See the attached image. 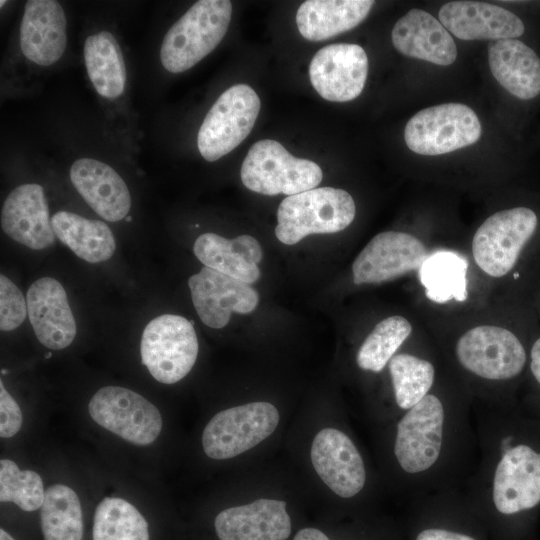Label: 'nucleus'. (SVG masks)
Masks as SVG:
<instances>
[{"label":"nucleus","mask_w":540,"mask_h":540,"mask_svg":"<svg viewBox=\"0 0 540 540\" xmlns=\"http://www.w3.org/2000/svg\"><path fill=\"white\" fill-rule=\"evenodd\" d=\"M371 0H307L298 8L296 24L309 41H322L351 30L368 15Z\"/></svg>","instance_id":"26"},{"label":"nucleus","mask_w":540,"mask_h":540,"mask_svg":"<svg viewBox=\"0 0 540 540\" xmlns=\"http://www.w3.org/2000/svg\"><path fill=\"white\" fill-rule=\"evenodd\" d=\"M310 459L320 479L336 495L351 498L363 489L364 462L344 432L332 427L321 429L312 441Z\"/></svg>","instance_id":"15"},{"label":"nucleus","mask_w":540,"mask_h":540,"mask_svg":"<svg viewBox=\"0 0 540 540\" xmlns=\"http://www.w3.org/2000/svg\"><path fill=\"white\" fill-rule=\"evenodd\" d=\"M260 99L247 84L224 91L206 114L197 135L201 156L216 161L236 148L251 132L260 111Z\"/></svg>","instance_id":"7"},{"label":"nucleus","mask_w":540,"mask_h":540,"mask_svg":"<svg viewBox=\"0 0 540 540\" xmlns=\"http://www.w3.org/2000/svg\"><path fill=\"white\" fill-rule=\"evenodd\" d=\"M481 124L472 108L444 103L420 110L407 122L404 139L408 148L421 155H441L474 144Z\"/></svg>","instance_id":"6"},{"label":"nucleus","mask_w":540,"mask_h":540,"mask_svg":"<svg viewBox=\"0 0 540 540\" xmlns=\"http://www.w3.org/2000/svg\"><path fill=\"white\" fill-rule=\"evenodd\" d=\"M92 540H151L150 525L140 510L120 497H105L96 506Z\"/></svg>","instance_id":"30"},{"label":"nucleus","mask_w":540,"mask_h":540,"mask_svg":"<svg viewBox=\"0 0 540 540\" xmlns=\"http://www.w3.org/2000/svg\"><path fill=\"white\" fill-rule=\"evenodd\" d=\"M444 424V408L435 395L427 394L397 424L394 454L401 468L419 473L439 457Z\"/></svg>","instance_id":"11"},{"label":"nucleus","mask_w":540,"mask_h":540,"mask_svg":"<svg viewBox=\"0 0 540 540\" xmlns=\"http://www.w3.org/2000/svg\"><path fill=\"white\" fill-rule=\"evenodd\" d=\"M70 180L85 202L103 219L117 222L130 211L129 189L108 164L92 158H80L70 168Z\"/></svg>","instance_id":"22"},{"label":"nucleus","mask_w":540,"mask_h":540,"mask_svg":"<svg viewBox=\"0 0 540 540\" xmlns=\"http://www.w3.org/2000/svg\"><path fill=\"white\" fill-rule=\"evenodd\" d=\"M530 367L534 377L540 383V338L532 346Z\"/></svg>","instance_id":"39"},{"label":"nucleus","mask_w":540,"mask_h":540,"mask_svg":"<svg viewBox=\"0 0 540 540\" xmlns=\"http://www.w3.org/2000/svg\"><path fill=\"white\" fill-rule=\"evenodd\" d=\"M415 540H477L474 537L443 528H426L420 531Z\"/></svg>","instance_id":"37"},{"label":"nucleus","mask_w":540,"mask_h":540,"mask_svg":"<svg viewBox=\"0 0 540 540\" xmlns=\"http://www.w3.org/2000/svg\"><path fill=\"white\" fill-rule=\"evenodd\" d=\"M40 527L43 540H83V510L71 487L58 483L45 490Z\"/></svg>","instance_id":"29"},{"label":"nucleus","mask_w":540,"mask_h":540,"mask_svg":"<svg viewBox=\"0 0 540 540\" xmlns=\"http://www.w3.org/2000/svg\"><path fill=\"white\" fill-rule=\"evenodd\" d=\"M232 14L228 0L195 2L165 34L160 60L171 73H181L212 52L225 36Z\"/></svg>","instance_id":"1"},{"label":"nucleus","mask_w":540,"mask_h":540,"mask_svg":"<svg viewBox=\"0 0 540 540\" xmlns=\"http://www.w3.org/2000/svg\"><path fill=\"white\" fill-rule=\"evenodd\" d=\"M193 251L204 266L253 284L260 278L258 263L263 252L250 235L227 239L215 233H204L194 243Z\"/></svg>","instance_id":"24"},{"label":"nucleus","mask_w":540,"mask_h":540,"mask_svg":"<svg viewBox=\"0 0 540 540\" xmlns=\"http://www.w3.org/2000/svg\"><path fill=\"white\" fill-rule=\"evenodd\" d=\"M467 268V260L455 252L437 251L428 255L419 268L427 298L436 303L465 301Z\"/></svg>","instance_id":"31"},{"label":"nucleus","mask_w":540,"mask_h":540,"mask_svg":"<svg viewBox=\"0 0 540 540\" xmlns=\"http://www.w3.org/2000/svg\"><path fill=\"white\" fill-rule=\"evenodd\" d=\"M51 223L55 236L86 262L107 261L115 252L114 234L103 221L58 211L52 216Z\"/></svg>","instance_id":"27"},{"label":"nucleus","mask_w":540,"mask_h":540,"mask_svg":"<svg viewBox=\"0 0 540 540\" xmlns=\"http://www.w3.org/2000/svg\"><path fill=\"white\" fill-rule=\"evenodd\" d=\"M389 371L396 403L402 409L412 408L427 395L435 374L429 361L406 353L391 358Z\"/></svg>","instance_id":"33"},{"label":"nucleus","mask_w":540,"mask_h":540,"mask_svg":"<svg viewBox=\"0 0 540 540\" xmlns=\"http://www.w3.org/2000/svg\"><path fill=\"white\" fill-rule=\"evenodd\" d=\"M488 63L494 78L515 97L529 100L540 93V58L524 42H490Z\"/></svg>","instance_id":"25"},{"label":"nucleus","mask_w":540,"mask_h":540,"mask_svg":"<svg viewBox=\"0 0 540 540\" xmlns=\"http://www.w3.org/2000/svg\"><path fill=\"white\" fill-rule=\"evenodd\" d=\"M535 212L526 207L499 211L488 217L472 240L476 264L492 277L506 275L537 227Z\"/></svg>","instance_id":"9"},{"label":"nucleus","mask_w":540,"mask_h":540,"mask_svg":"<svg viewBox=\"0 0 540 540\" xmlns=\"http://www.w3.org/2000/svg\"><path fill=\"white\" fill-rule=\"evenodd\" d=\"M518 277V273H515L514 274V278L516 279Z\"/></svg>","instance_id":"42"},{"label":"nucleus","mask_w":540,"mask_h":540,"mask_svg":"<svg viewBox=\"0 0 540 540\" xmlns=\"http://www.w3.org/2000/svg\"><path fill=\"white\" fill-rule=\"evenodd\" d=\"M0 3H1L0 5L2 7L6 3V1L1 0Z\"/></svg>","instance_id":"41"},{"label":"nucleus","mask_w":540,"mask_h":540,"mask_svg":"<svg viewBox=\"0 0 540 540\" xmlns=\"http://www.w3.org/2000/svg\"><path fill=\"white\" fill-rule=\"evenodd\" d=\"M66 16L55 0H29L20 25V48L33 63L50 66L63 55L66 44Z\"/></svg>","instance_id":"21"},{"label":"nucleus","mask_w":540,"mask_h":540,"mask_svg":"<svg viewBox=\"0 0 540 540\" xmlns=\"http://www.w3.org/2000/svg\"><path fill=\"white\" fill-rule=\"evenodd\" d=\"M368 58L357 44L337 43L317 51L309 65V78L317 93L328 101L346 102L362 92Z\"/></svg>","instance_id":"13"},{"label":"nucleus","mask_w":540,"mask_h":540,"mask_svg":"<svg viewBox=\"0 0 540 540\" xmlns=\"http://www.w3.org/2000/svg\"><path fill=\"white\" fill-rule=\"evenodd\" d=\"M427 251L415 236L385 231L374 236L352 264L355 284L381 283L419 270Z\"/></svg>","instance_id":"12"},{"label":"nucleus","mask_w":540,"mask_h":540,"mask_svg":"<svg viewBox=\"0 0 540 540\" xmlns=\"http://www.w3.org/2000/svg\"><path fill=\"white\" fill-rule=\"evenodd\" d=\"M28 318L38 341L51 350L68 347L77 332L67 293L52 277L34 281L26 295Z\"/></svg>","instance_id":"17"},{"label":"nucleus","mask_w":540,"mask_h":540,"mask_svg":"<svg viewBox=\"0 0 540 540\" xmlns=\"http://www.w3.org/2000/svg\"><path fill=\"white\" fill-rule=\"evenodd\" d=\"M278 409L265 401L224 409L204 427L202 447L214 460L236 457L267 439L277 428Z\"/></svg>","instance_id":"5"},{"label":"nucleus","mask_w":540,"mask_h":540,"mask_svg":"<svg viewBox=\"0 0 540 540\" xmlns=\"http://www.w3.org/2000/svg\"><path fill=\"white\" fill-rule=\"evenodd\" d=\"M456 355L465 369L490 380L513 378L526 362L520 340L511 331L492 325L477 326L463 334Z\"/></svg>","instance_id":"10"},{"label":"nucleus","mask_w":540,"mask_h":540,"mask_svg":"<svg viewBox=\"0 0 540 540\" xmlns=\"http://www.w3.org/2000/svg\"><path fill=\"white\" fill-rule=\"evenodd\" d=\"M194 308L208 327H225L231 313L248 314L259 302L257 291L239 279L204 266L188 280Z\"/></svg>","instance_id":"14"},{"label":"nucleus","mask_w":540,"mask_h":540,"mask_svg":"<svg viewBox=\"0 0 540 540\" xmlns=\"http://www.w3.org/2000/svg\"><path fill=\"white\" fill-rule=\"evenodd\" d=\"M355 214V202L347 191L313 188L283 199L277 210L275 235L280 242L294 245L311 234L344 230Z\"/></svg>","instance_id":"2"},{"label":"nucleus","mask_w":540,"mask_h":540,"mask_svg":"<svg viewBox=\"0 0 540 540\" xmlns=\"http://www.w3.org/2000/svg\"><path fill=\"white\" fill-rule=\"evenodd\" d=\"M21 409L15 399L0 381V437L10 438L16 435L22 426Z\"/></svg>","instance_id":"36"},{"label":"nucleus","mask_w":540,"mask_h":540,"mask_svg":"<svg viewBox=\"0 0 540 540\" xmlns=\"http://www.w3.org/2000/svg\"><path fill=\"white\" fill-rule=\"evenodd\" d=\"M28 314L27 301L21 290L8 277L0 276V329L18 328Z\"/></svg>","instance_id":"35"},{"label":"nucleus","mask_w":540,"mask_h":540,"mask_svg":"<svg viewBox=\"0 0 540 540\" xmlns=\"http://www.w3.org/2000/svg\"><path fill=\"white\" fill-rule=\"evenodd\" d=\"M198 348L190 321L180 315L163 314L153 318L142 332L141 362L156 381L174 384L191 371Z\"/></svg>","instance_id":"4"},{"label":"nucleus","mask_w":540,"mask_h":540,"mask_svg":"<svg viewBox=\"0 0 540 540\" xmlns=\"http://www.w3.org/2000/svg\"><path fill=\"white\" fill-rule=\"evenodd\" d=\"M0 540H16L6 529L1 527Z\"/></svg>","instance_id":"40"},{"label":"nucleus","mask_w":540,"mask_h":540,"mask_svg":"<svg viewBox=\"0 0 540 540\" xmlns=\"http://www.w3.org/2000/svg\"><path fill=\"white\" fill-rule=\"evenodd\" d=\"M84 62L90 81L99 95L114 99L123 94L126 68L122 50L115 37L100 31L86 38Z\"/></svg>","instance_id":"28"},{"label":"nucleus","mask_w":540,"mask_h":540,"mask_svg":"<svg viewBox=\"0 0 540 540\" xmlns=\"http://www.w3.org/2000/svg\"><path fill=\"white\" fill-rule=\"evenodd\" d=\"M391 40L399 53L437 65H450L457 57L450 33L424 10L412 9L401 17L392 29Z\"/></svg>","instance_id":"23"},{"label":"nucleus","mask_w":540,"mask_h":540,"mask_svg":"<svg viewBox=\"0 0 540 540\" xmlns=\"http://www.w3.org/2000/svg\"><path fill=\"white\" fill-rule=\"evenodd\" d=\"M411 332V324L402 316H391L380 321L358 350V366L363 370L380 372Z\"/></svg>","instance_id":"32"},{"label":"nucleus","mask_w":540,"mask_h":540,"mask_svg":"<svg viewBox=\"0 0 540 540\" xmlns=\"http://www.w3.org/2000/svg\"><path fill=\"white\" fill-rule=\"evenodd\" d=\"M88 411L99 426L134 445H150L162 431L163 421L158 408L125 387L100 388L91 397Z\"/></svg>","instance_id":"8"},{"label":"nucleus","mask_w":540,"mask_h":540,"mask_svg":"<svg viewBox=\"0 0 540 540\" xmlns=\"http://www.w3.org/2000/svg\"><path fill=\"white\" fill-rule=\"evenodd\" d=\"M1 228L11 239L33 250H42L55 243L41 185L22 184L9 193L1 210Z\"/></svg>","instance_id":"18"},{"label":"nucleus","mask_w":540,"mask_h":540,"mask_svg":"<svg viewBox=\"0 0 540 540\" xmlns=\"http://www.w3.org/2000/svg\"><path fill=\"white\" fill-rule=\"evenodd\" d=\"M293 540H330L326 534L316 528L307 527L299 530Z\"/></svg>","instance_id":"38"},{"label":"nucleus","mask_w":540,"mask_h":540,"mask_svg":"<svg viewBox=\"0 0 540 540\" xmlns=\"http://www.w3.org/2000/svg\"><path fill=\"white\" fill-rule=\"evenodd\" d=\"M493 502L504 515L540 503V453L527 445H518L503 455L494 474Z\"/></svg>","instance_id":"16"},{"label":"nucleus","mask_w":540,"mask_h":540,"mask_svg":"<svg viewBox=\"0 0 540 540\" xmlns=\"http://www.w3.org/2000/svg\"><path fill=\"white\" fill-rule=\"evenodd\" d=\"M291 528L286 502L269 498L226 508L214 519L219 540H286Z\"/></svg>","instance_id":"19"},{"label":"nucleus","mask_w":540,"mask_h":540,"mask_svg":"<svg viewBox=\"0 0 540 540\" xmlns=\"http://www.w3.org/2000/svg\"><path fill=\"white\" fill-rule=\"evenodd\" d=\"M439 21L462 40L516 39L524 33L522 20L498 5L476 1H452L439 10Z\"/></svg>","instance_id":"20"},{"label":"nucleus","mask_w":540,"mask_h":540,"mask_svg":"<svg viewBox=\"0 0 540 540\" xmlns=\"http://www.w3.org/2000/svg\"><path fill=\"white\" fill-rule=\"evenodd\" d=\"M323 177L320 166L291 155L279 142L264 139L254 143L241 166L246 188L264 195H295L317 187Z\"/></svg>","instance_id":"3"},{"label":"nucleus","mask_w":540,"mask_h":540,"mask_svg":"<svg viewBox=\"0 0 540 540\" xmlns=\"http://www.w3.org/2000/svg\"><path fill=\"white\" fill-rule=\"evenodd\" d=\"M46 356H47V358H49L51 356V353H48Z\"/></svg>","instance_id":"43"},{"label":"nucleus","mask_w":540,"mask_h":540,"mask_svg":"<svg viewBox=\"0 0 540 540\" xmlns=\"http://www.w3.org/2000/svg\"><path fill=\"white\" fill-rule=\"evenodd\" d=\"M45 496L43 480L33 470H21L10 459L0 460V501L11 502L21 510L33 512L41 508Z\"/></svg>","instance_id":"34"}]
</instances>
